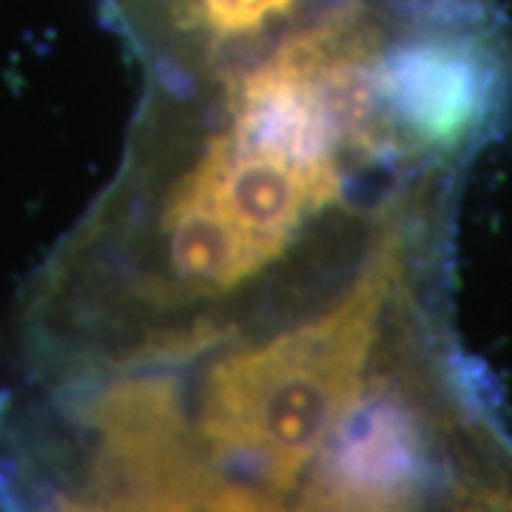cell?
I'll use <instances>...</instances> for the list:
<instances>
[{"label":"cell","mask_w":512,"mask_h":512,"mask_svg":"<svg viewBox=\"0 0 512 512\" xmlns=\"http://www.w3.org/2000/svg\"><path fill=\"white\" fill-rule=\"evenodd\" d=\"M393 3L402 0H100V9L146 72L299 35Z\"/></svg>","instance_id":"cell-2"},{"label":"cell","mask_w":512,"mask_h":512,"mask_svg":"<svg viewBox=\"0 0 512 512\" xmlns=\"http://www.w3.org/2000/svg\"><path fill=\"white\" fill-rule=\"evenodd\" d=\"M120 165L20 296L12 382L231 365L441 285L495 37L387 6L148 69Z\"/></svg>","instance_id":"cell-1"}]
</instances>
